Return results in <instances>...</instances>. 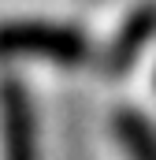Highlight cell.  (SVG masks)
<instances>
[{
	"mask_svg": "<svg viewBox=\"0 0 156 160\" xmlns=\"http://www.w3.org/2000/svg\"><path fill=\"white\" fill-rule=\"evenodd\" d=\"M11 56H34V60L75 67L89 60V38L67 22L11 19V22H0V60H11Z\"/></svg>",
	"mask_w": 156,
	"mask_h": 160,
	"instance_id": "6da1fadb",
	"label": "cell"
},
{
	"mask_svg": "<svg viewBox=\"0 0 156 160\" xmlns=\"http://www.w3.org/2000/svg\"><path fill=\"white\" fill-rule=\"evenodd\" d=\"M153 38H156V4H141L115 30V38H112L108 52H104V71L108 75H126Z\"/></svg>",
	"mask_w": 156,
	"mask_h": 160,
	"instance_id": "3957f363",
	"label": "cell"
},
{
	"mask_svg": "<svg viewBox=\"0 0 156 160\" xmlns=\"http://www.w3.org/2000/svg\"><path fill=\"white\" fill-rule=\"evenodd\" d=\"M0 134H4V160H41L34 101L19 78L0 82Z\"/></svg>",
	"mask_w": 156,
	"mask_h": 160,
	"instance_id": "7a4b0ae2",
	"label": "cell"
},
{
	"mask_svg": "<svg viewBox=\"0 0 156 160\" xmlns=\"http://www.w3.org/2000/svg\"><path fill=\"white\" fill-rule=\"evenodd\" d=\"M112 130H115L119 145L130 160H156V127L153 119H145L141 112H119L112 119Z\"/></svg>",
	"mask_w": 156,
	"mask_h": 160,
	"instance_id": "277c9868",
	"label": "cell"
}]
</instances>
